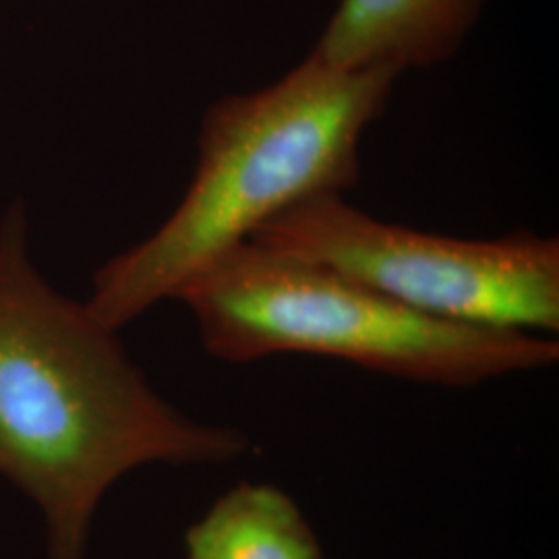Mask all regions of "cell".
Wrapping results in <instances>:
<instances>
[{
  "label": "cell",
  "instance_id": "2",
  "mask_svg": "<svg viewBox=\"0 0 559 559\" xmlns=\"http://www.w3.org/2000/svg\"><path fill=\"white\" fill-rule=\"evenodd\" d=\"M390 69H342L313 52L267 87L205 110L191 185L173 216L106 261L85 300L119 332L180 293L299 201L359 180L360 140L399 80Z\"/></svg>",
  "mask_w": 559,
  "mask_h": 559
},
{
  "label": "cell",
  "instance_id": "1",
  "mask_svg": "<svg viewBox=\"0 0 559 559\" xmlns=\"http://www.w3.org/2000/svg\"><path fill=\"white\" fill-rule=\"evenodd\" d=\"M233 425L162 399L115 330L50 288L25 245V216L0 226V475L40 508L46 558L85 559L104 496L147 464L222 466L251 454Z\"/></svg>",
  "mask_w": 559,
  "mask_h": 559
},
{
  "label": "cell",
  "instance_id": "5",
  "mask_svg": "<svg viewBox=\"0 0 559 559\" xmlns=\"http://www.w3.org/2000/svg\"><path fill=\"white\" fill-rule=\"evenodd\" d=\"M487 0H340L313 55L342 69H408L456 55Z\"/></svg>",
  "mask_w": 559,
  "mask_h": 559
},
{
  "label": "cell",
  "instance_id": "6",
  "mask_svg": "<svg viewBox=\"0 0 559 559\" xmlns=\"http://www.w3.org/2000/svg\"><path fill=\"white\" fill-rule=\"evenodd\" d=\"M185 559H323V549L286 491L242 480L191 524Z\"/></svg>",
  "mask_w": 559,
  "mask_h": 559
},
{
  "label": "cell",
  "instance_id": "3",
  "mask_svg": "<svg viewBox=\"0 0 559 559\" xmlns=\"http://www.w3.org/2000/svg\"><path fill=\"white\" fill-rule=\"evenodd\" d=\"M214 359L346 360L400 380L471 388L559 360L545 334L466 325L415 311L320 263L247 240L179 295Z\"/></svg>",
  "mask_w": 559,
  "mask_h": 559
},
{
  "label": "cell",
  "instance_id": "4",
  "mask_svg": "<svg viewBox=\"0 0 559 559\" xmlns=\"http://www.w3.org/2000/svg\"><path fill=\"white\" fill-rule=\"evenodd\" d=\"M261 247L320 263L431 318L558 334L559 240L514 233L456 239L378 221L342 193L284 210L251 237Z\"/></svg>",
  "mask_w": 559,
  "mask_h": 559
}]
</instances>
